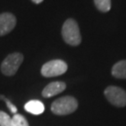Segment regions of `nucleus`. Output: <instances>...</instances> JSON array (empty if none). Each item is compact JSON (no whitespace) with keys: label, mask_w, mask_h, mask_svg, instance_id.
I'll list each match as a JSON object with an SVG mask.
<instances>
[{"label":"nucleus","mask_w":126,"mask_h":126,"mask_svg":"<svg viewBox=\"0 0 126 126\" xmlns=\"http://www.w3.org/2000/svg\"><path fill=\"white\" fill-rule=\"evenodd\" d=\"M67 71V64L63 60H51L43 64L41 67V75L46 78L61 76Z\"/></svg>","instance_id":"obj_4"},{"label":"nucleus","mask_w":126,"mask_h":126,"mask_svg":"<svg viewBox=\"0 0 126 126\" xmlns=\"http://www.w3.org/2000/svg\"><path fill=\"white\" fill-rule=\"evenodd\" d=\"M78 101L73 96H63L56 99L51 104L50 110L51 112L58 115V116H64L75 112L78 108Z\"/></svg>","instance_id":"obj_1"},{"label":"nucleus","mask_w":126,"mask_h":126,"mask_svg":"<svg viewBox=\"0 0 126 126\" xmlns=\"http://www.w3.org/2000/svg\"><path fill=\"white\" fill-rule=\"evenodd\" d=\"M32 1H33L35 4H39V3H41L43 0H32Z\"/></svg>","instance_id":"obj_14"},{"label":"nucleus","mask_w":126,"mask_h":126,"mask_svg":"<svg viewBox=\"0 0 126 126\" xmlns=\"http://www.w3.org/2000/svg\"><path fill=\"white\" fill-rule=\"evenodd\" d=\"M24 109L33 115H40L44 112L45 107L39 100H30L24 105Z\"/></svg>","instance_id":"obj_8"},{"label":"nucleus","mask_w":126,"mask_h":126,"mask_svg":"<svg viewBox=\"0 0 126 126\" xmlns=\"http://www.w3.org/2000/svg\"><path fill=\"white\" fill-rule=\"evenodd\" d=\"M111 74L116 79H126V60L115 63L111 70Z\"/></svg>","instance_id":"obj_9"},{"label":"nucleus","mask_w":126,"mask_h":126,"mask_svg":"<svg viewBox=\"0 0 126 126\" xmlns=\"http://www.w3.org/2000/svg\"><path fill=\"white\" fill-rule=\"evenodd\" d=\"M12 125V117L8 113L0 110V126H11Z\"/></svg>","instance_id":"obj_12"},{"label":"nucleus","mask_w":126,"mask_h":126,"mask_svg":"<svg viewBox=\"0 0 126 126\" xmlns=\"http://www.w3.org/2000/svg\"><path fill=\"white\" fill-rule=\"evenodd\" d=\"M11 126H29L28 122L22 114H14L12 117V125Z\"/></svg>","instance_id":"obj_11"},{"label":"nucleus","mask_w":126,"mask_h":126,"mask_svg":"<svg viewBox=\"0 0 126 126\" xmlns=\"http://www.w3.org/2000/svg\"><path fill=\"white\" fill-rule=\"evenodd\" d=\"M66 85L63 81H54L50 82V84L46 86L42 91V96L45 98L52 97L54 95H57L61 93H63L65 90Z\"/></svg>","instance_id":"obj_7"},{"label":"nucleus","mask_w":126,"mask_h":126,"mask_svg":"<svg viewBox=\"0 0 126 126\" xmlns=\"http://www.w3.org/2000/svg\"><path fill=\"white\" fill-rule=\"evenodd\" d=\"M94 4L102 12H108L111 9V0H94Z\"/></svg>","instance_id":"obj_10"},{"label":"nucleus","mask_w":126,"mask_h":126,"mask_svg":"<svg viewBox=\"0 0 126 126\" xmlns=\"http://www.w3.org/2000/svg\"><path fill=\"white\" fill-rule=\"evenodd\" d=\"M62 36L68 45L78 46L81 42V36L78 23L73 19L66 20L62 27Z\"/></svg>","instance_id":"obj_2"},{"label":"nucleus","mask_w":126,"mask_h":126,"mask_svg":"<svg viewBox=\"0 0 126 126\" xmlns=\"http://www.w3.org/2000/svg\"><path fill=\"white\" fill-rule=\"evenodd\" d=\"M23 61V55L20 52L9 54L1 63V72L5 76H14Z\"/></svg>","instance_id":"obj_3"},{"label":"nucleus","mask_w":126,"mask_h":126,"mask_svg":"<svg viewBox=\"0 0 126 126\" xmlns=\"http://www.w3.org/2000/svg\"><path fill=\"white\" fill-rule=\"evenodd\" d=\"M0 99L3 100V101H5V102H6V105H7V107H8V108H9V109L10 110V112L13 113V114H17V108H16V107H15L13 104L11 103V102H10L8 98H6L5 96L0 95Z\"/></svg>","instance_id":"obj_13"},{"label":"nucleus","mask_w":126,"mask_h":126,"mask_svg":"<svg viewBox=\"0 0 126 126\" xmlns=\"http://www.w3.org/2000/svg\"><path fill=\"white\" fill-rule=\"evenodd\" d=\"M104 94L108 102L115 107L123 108L126 106V91L120 87L108 86L106 88Z\"/></svg>","instance_id":"obj_5"},{"label":"nucleus","mask_w":126,"mask_h":126,"mask_svg":"<svg viewBox=\"0 0 126 126\" xmlns=\"http://www.w3.org/2000/svg\"><path fill=\"white\" fill-rule=\"evenodd\" d=\"M16 25V17L12 13L0 14V36H6L12 31Z\"/></svg>","instance_id":"obj_6"}]
</instances>
